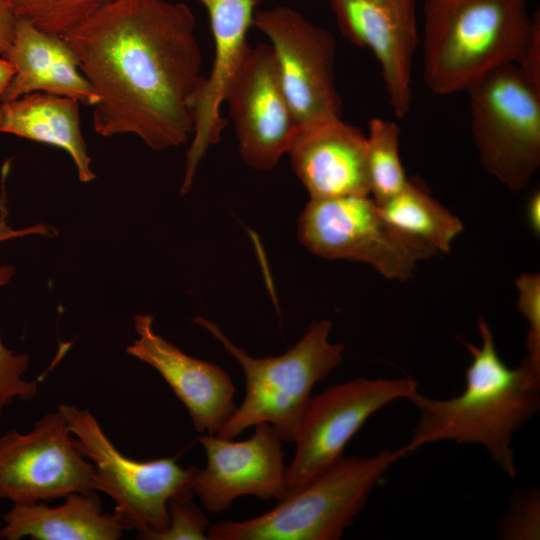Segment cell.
Wrapping results in <instances>:
<instances>
[{
    "label": "cell",
    "mask_w": 540,
    "mask_h": 540,
    "mask_svg": "<svg viewBox=\"0 0 540 540\" xmlns=\"http://www.w3.org/2000/svg\"><path fill=\"white\" fill-rule=\"evenodd\" d=\"M340 31L369 49L381 66L389 104L404 117L412 102V65L419 45L416 0H329Z\"/></svg>",
    "instance_id": "5bb4252c"
},
{
    "label": "cell",
    "mask_w": 540,
    "mask_h": 540,
    "mask_svg": "<svg viewBox=\"0 0 540 540\" xmlns=\"http://www.w3.org/2000/svg\"><path fill=\"white\" fill-rule=\"evenodd\" d=\"M17 19L64 35L113 0H6Z\"/></svg>",
    "instance_id": "603a6c76"
},
{
    "label": "cell",
    "mask_w": 540,
    "mask_h": 540,
    "mask_svg": "<svg viewBox=\"0 0 540 540\" xmlns=\"http://www.w3.org/2000/svg\"><path fill=\"white\" fill-rule=\"evenodd\" d=\"M517 308L528 324L524 359L540 371V275L523 273L515 281Z\"/></svg>",
    "instance_id": "484cf974"
},
{
    "label": "cell",
    "mask_w": 540,
    "mask_h": 540,
    "mask_svg": "<svg viewBox=\"0 0 540 540\" xmlns=\"http://www.w3.org/2000/svg\"><path fill=\"white\" fill-rule=\"evenodd\" d=\"M481 346L465 343L471 361L463 391L450 399H432L416 391L410 401L420 417L405 445L408 453L423 445L450 440L480 444L509 477L517 474L512 436L540 407V371L524 358L508 367L495 346L487 322L479 317Z\"/></svg>",
    "instance_id": "7a4b0ae2"
},
{
    "label": "cell",
    "mask_w": 540,
    "mask_h": 540,
    "mask_svg": "<svg viewBox=\"0 0 540 540\" xmlns=\"http://www.w3.org/2000/svg\"><path fill=\"white\" fill-rule=\"evenodd\" d=\"M253 27L269 40L282 89L298 126L341 117L333 35L287 6L256 10Z\"/></svg>",
    "instance_id": "30bf717a"
},
{
    "label": "cell",
    "mask_w": 540,
    "mask_h": 540,
    "mask_svg": "<svg viewBox=\"0 0 540 540\" xmlns=\"http://www.w3.org/2000/svg\"><path fill=\"white\" fill-rule=\"evenodd\" d=\"M12 75L11 64L5 58H0V101Z\"/></svg>",
    "instance_id": "1f68e13d"
},
{
    "label": "cell",
    "mask_w": 540,
    "mask_h": 540,
    "mask_svg": "<svg viewBox=\"0 0 540 540\" xmlns=\"http://www.w3.org/2000/svg\"><path fill=\"white\" fill-rule=\"evenodd\" d=\"M408 453L405 446L344 457L266 513L210 525L208 540H336L366 504L384 473Z\"/></svg>",
    "instance_id": "5b68a950"
},
{
    "label": "cell",
    "mask_w": 540,
    "mask_h": 540,
    "mask_svg": "<svg viewBox=\"0 0 540 540\" xmlns=\"http://www.w3.org/2000/svg\"><path fill=\"white\" fill-rule=\"evenodd\" d=\"M193 495L187 492L172 497L168 502V528L152 534L148 540H208L210 523L192 501Z\"/></svg>",
    "instance_id": "d4e9b609"
},
{
    "label": "cell",
    "mask_w": 540,
    "mask_h": 540,
    "mask_svg": "<svg viewBox=\"0 0 540 540\" xmlns=\"http://www.w3.org/2000/svg\"><path fill=\"white\" fill-rule=\"evenodd\" d=\"M0 539L117 540L124 531L111 513H104L96 492H74L63 504L13 505L3 516Z\"/></svg>",
    "instance_id": "d6986e66"
},
{
    "label": "cell",
    "mask_w": 540,
    "mask_h": 540,
    "mask_svg": "<svg viewBox=\"0 0 540 540\" xmlns=\"http://www.w3.org/2000/svg\"><path fill=\"white\" fill-rule=\"evenodd\" d=\"M62 36L98 97L97 134H133L153 150L188 141L205 76L186 4L113 0Z\"/></svg>",
    "instance_id": "6da1fadb"
},
{
    "label": "cell",
    "mask_w": 540,
    "mask_h": 540,
    "mask_svg": "<svg viewBox=\"0 0 540 540\" xmlns=\"http://www.w3.org/2000/svg\"><path fill=\"white\" fill-rule=\"evenodd\" d=\"M287 153L310 198L370 195L366 135L341 117L298 126Z\"/></svg>",
    "instance_id": "e0dca14e"
},
{
    "label": "cell",
    "mask_w": 540,
    "mask_h": 540,
    "mask_svg": "<svg viewBox=\"0 0 540 540\" xmlns=\"http://www.w3.org/2000/svg\"><path fill=\"white\" fill-rule=\"evenodd\" d=\"M243 161L269 170L288 152L298 129L269 44L251 47L225 97Z\"/></svg>",
    "instance_id": "7c38bea8"
},
{
    "label": "cell",
    "mask_w": 540,
    "mask_h": 540,
    "mask_svg": "<svg viewBox=\"0 0 540 540\" xmlns=\"http://www.w3.org/2000/svg\"><path fill=\"white\" fill-rule=\"evenodd\" d=\"M467 93L482 166L510 191L523 190L540 166V89L518 65L506 64Z\"/></svg>",
    "instance_id": "52a82bcc"
},
{
    "label": "cell",
    "mask_w": 540,
    "mask_h": 540,
    "mask_svg": "<svg viewBox=\"0 0 540 540\" xmlns=\"http://www.w3.org/2000/svg\"><path fill=\"white\" fill-rule=\"evenodd\" d=\"M527 221L535 235L540 233V193L535 191L529 198L526 208Z\"/></svg>",
    "instance_id": "4dcf8cb0"
},
{
    "label": "cell",
    "mask_w": 540,
    "mask_h": 540,
    "mask_svg": "<svg viewBox=\"0 0 540 540\" xmlns=\"http://www.w3.org/2000/svg\"><path fill=\"white\" fill-rule=\"evenodd\" d=\"M529 0H423V79L438 95L467 91L518 64L538 23Z\"/></svg>",
    "instance_id": "3957f363"
},
{
    "label": "cell",
    "mask_w": 540,
    "mask_h": 540,
    "mask_svg": "<svg viewBox=\"0 0 540 540\" xmlns=\"http://www.w3.org/2000/svg\"><path fill=\"white\" fill-rule=\"evenodd\" d=\"M378 205L384 219L396 232L434 254L449 252L453 241L463 231L457 216L410 179L399 193Z\"/></svg>",
    "instance_id": "44dd1931"
},
{
    "label": "cell",
    "mask_w": 540,
    "mask_h": 540,
    "mask_svg": "<svg viewBox=\"0 0 540 540\" xmlns=\"http://www.w3.org/2000/svg\"><path fill=\"white\" fill-rule=\"evenodd\" d=\"M516 65L524 76L540 89V23L536 25L521 59Z\"/></svg>",
    "instance_id": "83f0119b"
},
{
    "label": "cell",
    "mask_w": 540,
    "mask_h": 540,
    "mask_svg": "<svg viewBox=\"0 0 540 540\" xmlns=\"http://www.w3.org/2000/svg\"><path fill=\"white\" fill-rule=\"evenodd\" d=\"M366 139L370 196L382 204L409 181L400 159V129L393 121L372 118Z\"/></svg>",
    "instance_id": "7402d4cb"
},
{
    "label": "cell",
    "mask_w": 540,
    "mask_h": 540,
    "mask_svg": "<svg viewBox=\"0 0 540 540\" xmlns=\"http://www.w3.org/2000/svg\"><path fill=\"white\" fill-rule=\"evenodd\" d=\"M92 476L93 465L76 448L58 409L27 433L11 429L0 436V499L13 505L94 492Z\"/></svg>",
    "instance_id": "8fae6325"
},
{
    "label": "cell",
    "mask_w": 540,
    "mask_h": 540,
    "mask_svg": "<svg viewBox=\"0 0 540 540\" xmlns=\"http://www.w3.org/2000/svg\"><path fill=\"white\" fill-rule=\"evenodd\" d=\"M194 322L208 330L239 362L245 376V396L216 434L233 439L261 423L272 425L282 441L294 442L317 382L343 360L344 345L331 343V322H313L302 338L276 357H252L236 346L212 321Z\"/></svg>",
    "instance_id": "277c9868"
},
{
    "label": "cell",
    "mask_w": 540,
    "mask_h": 540,
    "mask_svg": "<svg viewBox=\"0 0 540 540\" xmlns=\"http://www.w3.org/2000/svg\"><path fill=\"white\" fill-rule=\"evenodd\" d=\"M134 328L138 338L126 352L162 376L198 432L217 434L236 409L231 377L216 364L189 356L156 334L152 315H136Z\"/></svg>",
    "instance_id": "2e32d148"
},
{
    "label": "cell",
    "mask_w": 540,
    "mask_h": 540,
    "mask_svg": "<svg viewBox=\"0 0 540 540\" xmlns=\"http://www.w3.org/2000/svg\"><path fill=\"white\" fill-rule=\"evenodd\" d=\"M254 427L253 435L243 441L216 434L199 438L207 464L195 468L192 490L208 512L225 511L242 496L281 500L288 495L282 439L268 423Z\"/></svg>",
    "instance_id": "4fadbf2b"
},
{
    "label": "cell",
    "mask_w": 540,
    "mask_h": 540,
    "mask_svg": "<svg viewBox=\"0 0 540 540\" xmlns=\"http://www.w3.org/2000/svg\"><path fill=\"white\" fill-rule=\"evenodd\" d=\"M416 391L412 378H356L311 396L294 439L295 455L285 469L288 494L339 460L374 413L395 400H409Z\"/></svg>",
    "instance_id": "9c48e42d"
},
{
    "label": "cell",
    "mask_w": 540,
    "mask_h": 540,
    "mask_svg": "<svg viewBox=\"0 0 540 540\" xmlns=\"http://www.w3.org/2000/svg\"><path fill=\"white\" fill-rule=\"evenodd\" d=\"M206 9L214 43V57L210 73L194 106L191 143L186 154V165L181 193H187L199 163L210 146L218 143L227 124L221 107L227 91L243 64L250 46L249 29L258 0H198Z\"/></svg>",
    "instance_id": "9a60e30c"
},
{
    "label": "cell",
    "mask_w": 540,
    "mask_h": 540,
    "mask_svg": "<svg viewBox=\"0 0 540 540\" xmlns=\"http://www.w3.org/2000/svg\"><path fill=\"white\" fill-rule=\"evenodd\" d=\"M5 189H2L0 196V242L9 239L24 237L28 235H50L51 227L45 224H36L22 229H14L7 222V209L5 203Z\"/></svg>",
    "instance_id": "f1b7e54d"
},
{
    "label": "cell",
    "mask_w": 540,
    "mask_h": 540,
    "mask_svg": "<svg viewBox=\"0 0 540 540\" xmlns=\"http://www.w3.org/2000/svg\"><path fill=\"white\" fill-rule=\"evenodd\" d=\"M540 502L536 492L518 497L500 521L499 534L503 539H539Z\"/></svg>",
    "instance_id": "4316f807"
},
{
    "label": "cell",
    "mask_w": 540,
    "mask_h": 540,
    "mask_svg": "<svg viewBox=\"0 0 540 540\" xmlns=\"http://www.w3.org/2000/svg\"><path fill=\"white\" fill-rule=\"evenodd\" d=\"M13 273L12 265L0 266V287L10 281ZM29 362L27 353L6 348L0 339V416L13 400L30 401L37 395L39 380L23 379Z\"/></svg>",
    "instance_id": "cb8c5ba5"
},
{
    "label": "cell",
    "mask_w": 540,
    "mask_h": 540,
    "mask_svg": "<svg viewBox=\"0 0 540 540\" xmlns=\"http://www.w3.org/2000/svg\"><path fill=\"white\" fill-rule=\"evenodd\" d=\"M17 18L6 0H0V58H5L14 39Z\"/></svg>",
    "instance_id": "f546056e"
},
{
    "label": "cell",
    "mask_w": 540,
    "mask_h": 540,
    "mask_svg": "<svg viewBox=\"0 0 540 540\" xmlns=\"http://www.w3.org/2000/svg\"><path fill=\"white\" fill-rule=\"evenodd\" d=\"M5 59L13 75L1 101L45 92L94 106L98 97L82 73L78 58L63 36L47 33L17 19L14 39Z\"/></svg>",
    "instance_id": "ac0fdd59"
},
{
    "label": "cell",
    "mask_w": 540,
    "mask_h": 540,
    "mask_svg": "<svg viewBox=\"0 0 540 540\" xmlns=\"http://www.w3.org/2000/svg\"><path fill=\"white\" fill-rule=\"evenodd\" d=\"M298 236L319 257L363 262L390 280H408L418 261L434 255L396 232L370 195L310 198Z\"/></svg>",
    "instance_id": "ba28073f"
},
{
    "label": "cell",
    "mask_w": 540,
    "mask_h": 540,
    "mask_svg": "<svg viewBox=\"0 0 540 540\" xmlns=\"http://www.w3.org/2000/svg\"><path fill=\"white\" fill-rule=\"evenodd\" d=\"M80 102L45 92H33L0 102V133L11 134L64 150L81 182L95 178L80 128Z\"/></svg>",
    "instance_id": "ffe728a7"
},
{
    "label": "cell",
    "mask_w": 540,
    "mask_h": 540,
    "mask_svg": "<svg viewBox=\"0 0 540 540\" xmlns=\"http://www.w3.org/2000/svg\"><path fill=\"white\" fill-rule=\"evenodd\" d=\"M73 441L93 465V487L110 496L113 514L124 530H135L138 539L168 528V502L193 492L196 466L182 468L176 458L137 461L122 454L108 438L95 416L85 408L60 404Z\"/></svg>",
    "instance_id": "8992f818"
}]
</instances>
